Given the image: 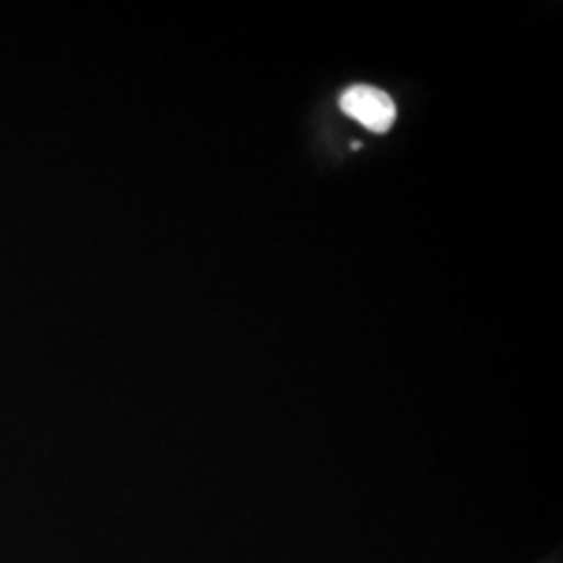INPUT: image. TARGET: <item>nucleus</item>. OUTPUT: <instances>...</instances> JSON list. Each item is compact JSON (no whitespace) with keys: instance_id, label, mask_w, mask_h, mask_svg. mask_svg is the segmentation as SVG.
Segmentation results:
<instances>
[{"instance_id":"obj_1","label":"nucleus","mask_w":563,"mask_h":563,"mask_svg":"<svg viewBox=\"0 0 563 563\" xmlns=\"http://www.w3.org/2000/svg\"><path fill=\"white\" fill-rule=\"evenodd\" d=\"M341 109L367 130L383 134L397 120L393 99L374 86H351L341 97Z\"/></svg>"}]
</instances>
